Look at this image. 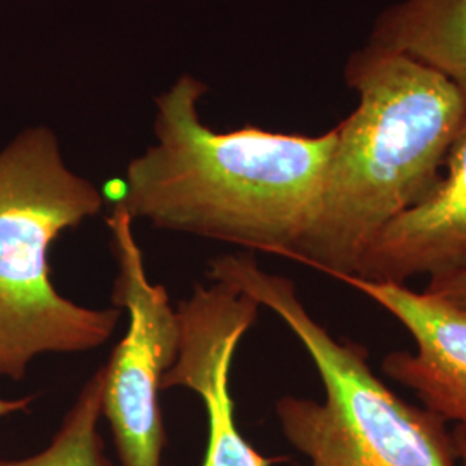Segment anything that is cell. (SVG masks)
<instances>
[{"mask_svg": "<svg viewBox=\"0 0 466 466\" xmlns=\"http://www.w3.org/2000/svg\"><path fill=\"white\" fill-rule=\"evenodd\" d=\"M446 175L413 208L390 219L360 256L350 277L404 285L466 269V119L451 144Z\"/></svg>", "mask_w": 466, "mask_h": 466, "instance_id": "obj_8", "label": "cell"}, {"mask_svg": "<svg viewBox=\"0 0 466 466\" xmlns=\"http://www.w3.org/2000/svg\"><path fill=\"white\" fill-rule=\"evenodd\" d=\"M208 273L271 309L317 368L323 400L275 402L282 435L306 466H460L448 421L394 394L368 365L363 346L337 340L309 315L289 277L268 273L252 254H223Z\"/></svg>", "mask_w": 466, "mask_h": 466, "instance_id": "obj_3", "label": "cell"}, {"mask_svg": "<svg viewBox=\"0 0 466 466\" xmlns=\"http://www.w3.org/2000/svg\"><path fill=\"white\" fill-rule=\"evenodd\" d=\"M259 304L233 285L198 283L177 306L180 350L163 375L161 389H187L199 396L208 415V442L202 466H273L285 458H268L250 446L235 421L230 390L233 354L256 323Z\"/></svg>", "mask_w": 466, "mask_h": 466, "instance_id": "obj_6", "label": "cell"}, {"mask_svg": "<svg viewBox=\"0 0 466 466\" xmlns=\"http://www.w3.org/2000/svg\"><path fill=\"white\" fill-rule=\"evenodd\" d=\"M208 86L184 75L156 99V144L130 161L117 202L154 228L294 259L317 211L335 128L318 137L200 121Z\"/></svg>", "mask_w": 466, "mask_h": 466, "instance_id": "obj_1", "label": "cell"}, {"mask_svg": "<svg viewBox=\"0 0 466 466\" xmlns=\"http://www.w3.org/2000/svg\"><path fill=\"white\" fill-rule=\"evenodd\" d=\"M102 204L47 127H30L0 149V377L19 382L38 356L99 350L113 337L123 311L67 299L50 271L52 244Z\"/></svg>", "mask_w": 466, "mask_h": 466, "instance_id": "obj_4", "label": "cell"}, {"mask_svg": "<svg viewBox=\"0 0 466 466\" xmlns=\"http://www.w3.org/2000/svg\"><path fill=\"white\" fill-rule=\"evenodd\" d=\"M35 396H26V398H19V400H5L0 398V418L11 417L16 413L28 411V408L32 406Z\"/></svg>", "mask_w": 466, "mask_h": 466, "instance_id": "obj_12", "label": "cell"}, {"mask_svg": "<svg viewBox=\"0 0 466 466\" xmlns=\"http://www.w3.org/2000/svg\"><path fill=\"white\" fill-rule=\"evenodd\" d=\"M102 390L104 367L85 382L47 448L26 458L0 456V466H113L99 433Z\"/></svg>", "mask_w": 466, "mask_h": 466, "instance_id": "obj_10", "label": "cell"}, {"mask_svg": "<svg viewBox=\"0 0 466 466\" xmlns=\"http://www.w3.org/2000/svg\"><path fill=\"white\" fill-rule=\"evenodd\" d=\"M342 282L390 313L415 340V352L394 350L383 360V373L411 389L437 417L466 427V313L400 283Z\"/></svg>", "mask_w": 466, "mask_h": 466, "instance_id": "obj_7", "label": "cell"}, {"mask_svg": "<svg viewBox=\"0 0 466 466\" xmlns=\"http://www.w3.org/2000/svg\"><path fill=\"white\" fill-rule=\"evenodd\" d=\"M367 49L432 67L466 100V0H400L382 11Z\"/></svg>", "mask_w": 466, "mask_h": 466, "instance_id": "obj_9", "label": "cell"}, {"mask_svg": "<svg viewBox=\"0 0 466 466\" xmlns=\"http://www.w3.org/2000/svg\"><path fill=\"white\" fill-rule=\"evenodd\" d=\"M344 76L360 102L335 127L317 211L294 256L340 282L373 237L439 184L466 119L460 90L406 56L363 47Z\"/></svg>", "mask_w": 466, "mask_h": 466, "instance_id": "obj_2", "label": "cell"}, {"mask_svg": "<svg viewBox=\"0 0 466 466\" xmlns=\"http://www.w3.org/2000/svg\"><path fill=\"white\" fill-rule=\"evenodd\" d=\"M425 292L466 313V269L439 279H431Z\"/></svg>", "mask_w": 466, "mask_h": 466, "instance_id": "obj_11", "label": "cell"}, {"mask_svg": "<svg viewBox=\"0 0 466 466\" xmlns=\"http://www.w3.org/2000/svg\"><path fill=\"white\" fill-rule=\"evenodd\" d=\"M454 442H456V450H458V460L460 466H466V427L458 425L454 431Z\"/></svg>", "mask_w": 466, "mask_h": 466, "instance_id": "obj_13", "label": "cell"}, {"mask_svg": "<svg viewBox=\"0 0 466 466\" xmlns=\"http://www.w3.org/2000/svg\"><path fill=\"white\" fill-rule=\"evenodd\" d=\"M116 263L113 306L128 313V329L104 367L102 417L123 466H163L167 429L163 375L180 350V317L167 287L152 283L135 238L134 218L116 202L106 219Z\"/></svg>", "mask_w": 466, "mask_h": 466, "instance_id": "obj_5", "label": "cell"}]
</instances>
